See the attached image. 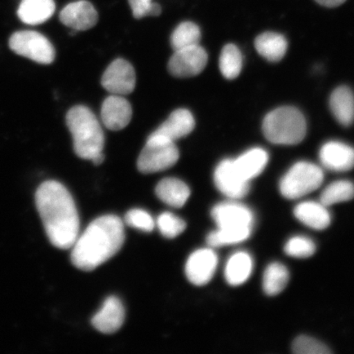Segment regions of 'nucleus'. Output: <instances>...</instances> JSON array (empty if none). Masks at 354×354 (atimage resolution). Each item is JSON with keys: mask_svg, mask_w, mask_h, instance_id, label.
I'll return each mask as SVG.
<instances>
[{"mask_svg": "<svg viewBox=\"0 0 354 354\" xmlns=\"http://www.w3.org/2000/svg\"><path fill=\"white\" fill-rule=\"evenodd\" d=\"M35 205L52 245L71 249L79 236L80 220L68 189L59 181H44L35 193Z\"/></svg>", "mask_w": 354, "mask_h": 354, "instance_id": "1", "label": "nucleus"}, {"mask_svg": "<svg viewBox=\"0 0 354 354\" xmlns=\"http://www.w3.org/2000/svg\"><path fill=\"white\" fill-rule=\"evenodd\" d=\"M125 241L122 221L115 215H105L88 225L78 236L72 251V263L84 272L94 271L122 249Z\"/></svg>", "mask_w": 354, "mask_h": 354, "instance_id": "2", "label": "nucleus"}, {"mask_svg": "<svg viewBox=\"0 0 354 354\" xmlns=\"http://www.w3.org/2000/svg\"><path fill=\"white\" fill-rule=\"evenodd\" d=\"M66 126L73 138V148L79 158L91 160L103 152L104 131L95 115L85 106L71 109L66 116Z\"/></svg>", "mask_w": 354, "mask_h": 354, "instance_id": "3", "label": "nucleus"}, {"mask_svg": "<svg viewBox=\"0 0 354 354\" xmlns=\"http://www.w3.org/2000/svg\"><path fill=\"white\" fill-rule=\"evenodd\" d=\"M263 134L270 142L294 145L301 142L307 133V122L302 113L294 107H281L265 117Z\"/></svg>", "mask_w": 354, "mask_h": 354, "instance_id": "4", "label": "nucleus"}, {"mask_svg": "<svg viewBox=\"0 0 354 354\" xmlns=\"http://www.w3.org/2000/svg\"><path fill=\"white\" fill-rule=\"evenodd\" d=\"M323 180L324 174L320 167L312 162H299L282 177L279 187L283 196L296 199L319 188Z\"/></svg>", "mask_w": 354, "mask_h": 354, "instance_id": "5", "label": "nucleus"}, {"mask_svg": "<svg viewBox=\"0 0 354 354\" xmlns=\"http://www.w3.org/2000/svg\"><path fill=\"white\" fill-rule=\"evenodd\" d=\"M180 153L175 142L150 135L137 161V167L143 174H152L174 167Z\"/></svg>", "mask_w": 354, "mask_h": 354, "instance_id": "6", "label": "nucleus"}, {"mask_svg": "<svg viewBox=\"0 0 354 354\" xmlns=\"http://www.w3.org/2000/svg\"><path fill=\"white\" fill-rule=\"evenodd\" d=\"M8 46L17 55L41 64H50L55 59V50L48 39L34 30H20L13 33Z\"/></svg>", "mask_w": 354, "mask_h": 354, "instance_id": "7", "label": "nucleus"}, {"mask_svg": "<svg viewBox=\"0 0 354 354\" xmlns=\"http://www.w3.org/2000/svg\"><path fill=\"white\" fill-rule=\"evenodd\" d=\"M211 215L221 231L251 234L254 223L253 212L240 203H221L212 209Z\"/></svg>", "mask_w": 354, "mask_h": 354, "instance_id": "8", "label": "nucleus"}, {"mask_svg": "<svg viewBox=\"0 0 354 354\" xmlns=\"http://www.w3.org/2000/svg\"><path fill=\"white\" fill-rule=\"evenodd\" d=\"M209 60L205 48L199 44L176 50L168 63V71L179 78L196 77L206 68Z\"/></svg>", "mask_w": 354, "mask_h": 354, "instance_id": "9", "label": "nucleus"}, {"mask_svg": "<svg viewBox=\"0 0 354 354\" xmlns=\"http://www.w3.org/2000/svg\"><path fill=\"white\" fill-rule=\"evenodd\" d=\"M101 84L106 91L113 95H129L136 88L135 69L129 62L118 59L106 69L102 77Z\"/></svg>", "mask_w": 354, "mask_h": 354, "instance_id": "10", "label": "nucleus"}, {"mask_svg": "<svg viewBox=\"0 0 354 354\" xmlns=\"http://www.w3.org/2000/svg\"><path fill=\"white\" fill-rule=\"evenodd\" d=\"M214 183L221 194L234 201L245 197L250 189V181L239 174L232 159H225L216 167Z\"/></svg>", "mask_w": 354, "mask_h": 354, "instance_id": "11", "label": "nucleus"}, {"mask_svg": "<svg viewBox=\"0 0 354 354\" xmlns=\"http://www.w3.org/2000/svg\"><path fill=\"white\" fill-rule=\"evenodd\" d=\"M218 255L211 249L198 250L185 264V275L192 284L203 286L210 282L218 267Z\"/></svg>", "mask_w": 354, "mask_h": 354, "instance_id": "12", "label": "nucleus"}, {"mask_svg": "<svg viewBox=\"0 0 354 354\" xmlns=\"http://www.w3.org/2000/svg\"><path fill=\"white\" fill-rule=\"evenodd\" d=\"M62 24L75 30H87L94 28L99 20L93 4L86 0L70 3L59 15Z\"/></svg>", "mask_w": 354, "mask_h": 354, "instance_id": "13", "label": "nucleus"}, {"mask_svg": "<svg viewBox=\"0 0 354 354\" xmlns=\"http://www.w3.org/2000/svg\"><path fill=\"white\" fill-rule=\"evenodd\" d=\"M132 118L129 101L122 95H113L104 101L101 118L104 125L111 131H120L127 127Z\"/></svg>", "mask_w": 354, "mask_h": 354, "instance_id": "14", "label": "nucleus"}, {"mask_svg": "<svg viewBox=\"0 0 354 354\" xmlns=\"http://www.w3.org/2000/svg\"><path fill=\"white\" fill-rule=\"evenodd\" d=\"M320 161L326 169L347 171L354 167V149L339 141H330L322 146Z\"/></svg>", "mask_w": 354, "mask_h": 354, "instance_id": "15", "label": "nucleus"}, {"mask_svg": "<svg viewBox=\"0 0 354 354\" xmlns=\"http://www.w3.org/2000/svg\"><path fill=\"white\" fill-rule=\"evenodd\" d=\"M125 321V309L117 297L106 299L100 311L93 317V326L103 334H113L120 330Z\"/></svg>", "mask_w": 354, "mask_h": 354, "instance_id": "16", "label": "nucleus"}, {"mask_svg": "<svg viewBox=\"0 0 354 354\" xmlns=\"http://www.w3.org/2000/svg\"><path fill=\"white\" fill-rule=\"evenodd\" d=\"M196 122L192 113L187 109H180L172 112L167 120L152 133V136L175 142L193 131Z\"/></svg>", "mask_w": 354, "mask_h": 354, "instance_id": "17", "label": "nucleus"}, {"mask_svg": "<svg viewBox=\"0 0 354 354\" xmlns=\"http://www.w3.org/2000/svg\"><path fill=\"white\" fill-rule=\"evenodd\" d=\"M294 214L301 223L317 231L328 227L331 221L329 211L321 202L301 203L295 207Z\"/></svg>", "mask_w": 354, "mask_h": 354, "instance_id": "18", "label": "nucleus"}, {"mask_svg": "<svg viewBox=\"0 0 354 354\" xmlns=\"http://www.w3.org/2000/svg\"><path fill=\"white\" fill-rule=\"evenodd\" d=\"M55 11L54 0H22L17 16L25 24L35 26L50 19Z\"/></svg>", "mask_w": 354, "mask_h": 354, "instance_id": "19", "label": "nucleus"}, {"mask_svg": "<svg viewBox=\"0 0 354 354\" xmlns=\"http://www.w3.org/2000/svg\"><path fill=\"white\" fill-rule=\"evenodd\" d=\"M155 193L160 201L175 209L183 207L192 194L188 185L183 180L171 177L159 181Z\"/></svg>", "mask_w": 354, "mask_h": 354, "instance_id": "20", "label": "nucleus"}, {"mask_svg": "<svg viewBox=\"0 0 354 354\" xmlns=\"http://www.w3.org/2000/svg\"><path fill=\"white\" fill-rule=\"evenodd\" d=\"M268 153L262 148H254L248 150L234 159V165L236 166L239 174L243 179L250 181L259 176L268 162Z\"/></svg>", "mask_w": 354, "mask_h": 354, "instance_id": "21", "label": "nucleus"}, {"mask_svg": "<svg viewBox=\"0 0 354 354\" xmlns=\"http://www.w3.org/2000/svg\"><path fill=\"white\" fill-rule=\"evenodd\" d=\"M330 108L336 120L344 127L354 121V95L347 86H339L332 93Z\"/></svg>", "mask_w": 354, "mask_h": 354, "instance_id": "22", "label": "nucleus"}, {"mask_svg": "<svg viewBox=\"0 0 354 354\" xmlns=\"http://www.w3.org/2000/svg\"><path fill=\"white\" fill-rule=\"evenodd\" d=\"M253 259L246 252L234 254L227 261L225 269V277L229 285L238 286L250 278L253 271Z\"/></svg>", "mask_w": 354, "mask_h": 354, "instance_id": "23", "label": "nucleus"}, {"mask_svg": "<svg viewBox=\"0 0 354 354\" xmlns=\"http://www.w3.org/2000/svg\"><path fill=\"white\" fill-rule=\"evenodd\" d=\"M255 48L261 56L272 63L284 57L288 43L284 35L276 32H264L255 39Z\"/></svg>", "mask_w": 354, "mask_h": 354, "instance_id": "24", "label": "nucleus"}, {"mask_svg": "<svg viewBox=\"0 0 354 354\" xmlns=\"http://www.w3.org/2000/svg\"><path fill=\"white\" fill-rule=\"evenodd\" d=\"M289 280L290 273L285 266L272 263L268 266L263 274V290L268 295H277L285 290Z\"/></svg>", "mask_w": 354, "mask_h": 354, "instance_id": "25", "label": "nucleus"}, {"mask_svg": "<svg viewBox=\"0 0 354 354\" xmlns=\"http://www.w3.org/2000/svg\"><path fill=\"white\" fill-rule=\"evenodd\" d=\"M243 66L241 52L236 46L228 44L221 50L219 68L225 78L233 80L241 74Z\"/></svg>", "mask_w": 354, "mask_h": 354, "instance_id": "26", "label": "nucleus"}, {"mask_svg": "<svg viewBox=\"0 0 354 354\" xmlns=\"http://www.w3.org/2000/svg\"><path fill=\"white\" fill-rule=\"evenodd\" d=\"M201 39L198 26L192 21H185L175 29L171 37V44L175 51L198 46Z\"/></svg>", "mask_w": 354, "mask_h": 354, "instance_id": "27", "label": "nucleus"}, {"mask_svg": "<svg viewBox=\"0 0 354 354\" xmlns=\"http://www.w3.org/2000/svg\"><path fill=\"white\" fill-rule=\"evenodd\" d=\"M354 198V185L351 181L342 180L328 185L321 194V203L326 207L351 201Z\"/></svg>", "mask_w": 354, "mask_h": 354, "instance_id": "28", "label": "nucleus"}, {"mask_svg": "<svg viewBox=\"0 0 354 354\" xmlns=\"http://www.w3.org/2000/svg\"><path fill=\"white\" fill-rule=\"evenodd\" d=\"M157 225L162 236L168 239L179 236L187 229V223L169 212H163L158 216Z\"/></svg>", "mask_w": 354, "mask_h": 354, "instance_id": "29", "label": "nucleus"}, {"mask_svg": "<svg viewBox=\"0 0 354 354\" xmlns=\"http://www.w3.org/2000/svg\"><path fill=\"white\" fill-rule=\"evenodd\" d=\"M284 250L288 256L297 259H306L315 254L316 245L311 239L304 236H295L288 241Z\"/></svg>", "mask_w": 354, "mask_h": 354, "instance_id": "30", "label": "nucleus"}, {"mask_svg": "<svg viewBox=\"0 0 354 354\" xmlns=\"http://www.w3.org/2000/svg\"><path fill=\"white\" fill-rule=\"evenodd\" d=\"M292 351L297 354H330L331 351L326 344L306 335L299 336L292 344Z\"/></svg>", "mask_w": 354, "mask_h": 354, "instance_id": "31", "label": "nucleus"}, {"mask_svg": "<svg viewBox=\"0 0 354 354\" xmlns=\"http://www.w3.org/2000/svg\"><path fill=\"white\" fill-rule=\"evenodd\" d=\"M125 223L128 227L147 233L152 232L155 227L152 216L149 212L139 209L127 212L125 216Z\"/></svg>", "mask_w": 354, "mask_h": 354, "instance_id": "32", "label": "nucleus"}, {"mask_svg": "<svg viewBox=\"0 0 354 354\" xmlns=\"http://www.w3.org/2000/svg\"><path fill=\"white\" fill-rule=\"evenodd\" d=\"M135 19H140L142 17L152 16L157 17L161 15L160 4L153 3V0H128Z\"/></svg>", "mask_w": 354, "mask_h": 354, "instance_id": "33", "label": "nucleus"}, {"mask_svg": "<svg viewBox=\"0 0 354 354\" xmlns=\"http://www.w3.org/2000/svg\"><path fill=\"white\" fill-rule=\"evenodd\" d=\"M320 6L327 8H335L342 6L346 0H315Z\"/></svg>", "mask_w": 354, "mask_h": 354, "instance_id": "34", "label": "nucleus"}, {"mask_svg": "<svg viewBox=\"0 0 354 354\" xmlns=\"http://www.w3.org/2000/svg\"><path fill=\"white\" fill-rule=\"evenodd\" d=\"M104 158H105L103 152H101L95 155V156L91 159V161L93 163H94L95 165L98 166L104 161Z\"/></svg>", "mask_w": 354, "mask_h": 354, "instance_id": "35", "label": "nucleus"}]
</instances>
